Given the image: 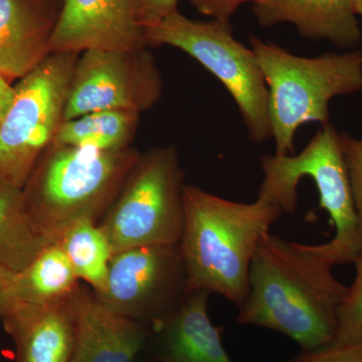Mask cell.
<instances>
[{"label":"cell","instance_id":"cell-1","mask_svg":"<svg viewBox=\"0 0 362 362\" xmlns=\"http://www.w3.org/2000/svg\"><path fill=\"white\" fill-rule=\"evenodd\" d=\"M333 268L315 245L266 233L252 258L249 293L239 308L238 323L284 334L301 350L333 344L347 290Z\"/></svg>","mask_w":362,"mask_h":362},{"label":"cell","instance_id":"cell-2","mask_svg":"<svg viewBox=\"0 0 362 362\" xmlns=\"http://www.w3.org/2000/svg\"><path fill=\"white\" fill-rule=\"evenodd\" d=\"M180 247L187 291L204 290L240 308L249 293L252 258L283 211L258 195L251 204L228 201L192 185L183 188Z\"/></svg>","mask_w":362,"mask_h":362},{"label":"cell","instance_id":"cell-3","mask_svg":"<svg viewBox=\"0 0 362 362\" xmlns=\"http://www.w3.org/2000/svg\"><path fill=\"white\" fill-rule=\"evenodd\" d=\"M140 154L133 147L99 151L52 143L21 187L35 232L52 244L74 223L104 216Z\"/></svg>","mask_w":362,"mask_h":362},{"label":"cell","instance_id":"cell-4","mask_svg":"<svg viewBox=\"0 0 362 362\" xmlns=\"http://www.w3.org/2000/svg\"><path fill=\"white\" fill-rule=\"evenodd\" d=\"M251 47L269 92V117L275 156H293L302 125L329 124L333 98L362 90V52L295 56L277 45L251 37Z\"/></svg>","mask_w":362,"mask_h":362},{"label":"cell","instance_id":"cell-5","mask_svg":"<svg viewBox=\"0 0 362 362\" xmlns=\"http://www.w3.org/2000/svg\"><path fill=\"white\" fill-rule=\"evenodd\" d=\"M261 166L264 180L258 195L277 204L283 213H296L302 178L314 181L320 207L335 228L329 242L315 245L317 252L334 266L354 264L362 252V235L337 129L326 124L300 153L263 156Z\"/></svg>","mask_w":362,"mask_h":362},{"label":"cell","instance_id":"cell-6","mask_svg":"<svg viewBox=\"0 0 362 362\" xmlns=\"http://www.w3.org/2000/svg\"><path fill=\"white\" fill-rule=\"evenodd\" d=\"M185 173L175 145L140 154L100 223L113 254L146 246H177L185 223Z\"/></svg>","mask_w":362,"mask_h":362},{"label":"cell","instance_id":"cell-7","mask_svg":"<svg viewBox=\"0 0 362 362\" xmlns=\"http://www.w3.org/2000/svg\"><path fill=\"white\" fill-rule=\"evenodd\" d=\"M143 33L148 47H175L213 74L235 100L252 142L272 138L265 78L252 47L233 37L230 21L190 20L176 11Z\"/></svg>","mask_w":362,"mask_h":362},{"label":"cell","instance_id":"cell-8","mask_svg":"<svg viewBox=\"0 0 362 362\" xmlns=\"http://www.w3.org/2000/svg\"><path fill=\"white\" fill-rule=\"evenodd\" d=\"M78 54L52 52L13 85V103L0 123V185L23 187L54 142Z\"/></svg>","mask_w":362,"mask_h":362},{"label":"cell","instance_id":"cell-9","mask_svg":"<svg viewBox=\"0 0 362 362\" xmlns=\"http://www.w3.org/2000/svg\"><path fill=\"white\" fill-rule=\"evenodd\" d=\"M156 58L145 49H89L78 54L64 121L96 111L150 110L163 94Z\"/></svg>","mask_w":362,"mask_h":362},{"label":"cell","instance_id":"cell-10","mask_svg":"<svg viewBox=\"0 0 362 362\" xmlns=\"http://www.w3.org/2000/svg\"><path fill=\"white\" fill-rule=\"evenodd\" d=\"M187 293V276L177 245L115 252L104 286L94 295L109 310L145 325L151 323L153 330Z\"/></svg>","mask_w":362,"mask_h":362},{"label":"cell","instance_id":"cell-11","mask_svg":"<svg viewBox=\"0 0 362 362\" xmlns=\"http://www.w3.org/2000/svg\"><path fill=\"white\" fill-rule=\"evenodd\" d=\"M145 47L132 0H62L51 54Z\"/></svg>","mask_w":362,"mask_h":362},{"label":"cell","instance_id":"cell-12","mask_svg":"<svg viewBox=\"0 0 362 362\" xmlns=\"http://www.w3.org/2000/svg\"><path fill=\"white\" fill-rule=\"evenodd\" d=\"M62 1L0 0V76L13 82L51 54Z\"/></svg>","mask_w":362,"mask_h":362},{"label":"cell","instance_id":"cell-13","mask_svg":"<svg viewBox=\"0 0 362 362\" xmlns=\"http://www.w3.org/2000/svg\"><path fill=\"white\" fill-rule=\"evenodd\" d=\"M76 294L59 303H16L1 319L16 345V362L70 361L77 333Z\"/></svg>","mask_w":362,"mask_h":362},{"label":"cell","instance_id":"cell-14","mask_svg":"<svg viewBox=\"0 0 362 362\" xmlns=\"http://www.w3.org/2000/svg\"><path fill=\"white\" fill-rule=\"evenodd\" d=\"M75 307L77 333L69 362H134L151 337L147 325L114 313L81 288Z\"/></svg>","mask_w":362,"mask_h":362},{"label":"cell","instance_id":"cell-15","mask_svg":"<svg viewBox=\"0 0 362 362\" xmlns=\"http://www.w3.org/2000/svg\"><path fill=\"white\" fill-rule=\"evenodd\" d=\"M209 295L204 290L187 292L153 328L154 362H233L221 342L223 328L209 318Z\"/></svg>","mask_w":362,"mask_h":362},{"label":"cell","instance_id":"cell-16","mask_svg":"<svg viewBox=\"0 0 362 362\" xmlns=\"http://www.w3.org/2000/svg\"><path fill=\"white\" fill-rule=\"evenodd\" d=\"M252 11L259 25L290 23L305 39L328 40L341 49L361 40L354 0H257Z\"/></svg>","mask_w":362,"mask_h":362},{"label":"cell","instance_id":"cell-17","mask_svg":"<svg viewBox=\"0 0 362 362\" xmlns=\"http://www.w3.org/2000/svg\"><path fill=\"white\" fill-rule=\"evenodd\" d=\"M78 282L68 257L58 243H52L25 270L16 274L14 295L18 303H59L78 292Z\"/></svg>","mask_w":362,"mask_h":362},{"label":"cell","instance_id":"cell-18","mask_svg":"<svg viewBox=\"0 0 362 362\" xmlns=\"http://www.w3.org/2000/svg\"><path fill=\"white\" fill-rule=\"evenodd\" d=\"M139 119L132 112H90L64 121L52 143L99 151L127 149L132 147Z\"/></svg>","mask_w":362,"mask_h":362},{"label":"cell","instance_id":"cell-19","mask_svg":"<svg viewBox=\"0 0 362 362\" xmlns=\"http://www.w3.org/2000/svg\"><path fill=\"white\" fill-rule=\"evenodd\" d=\"M47 242L26 216L21 188L0 185V270L18 274L37 258Z\"/></svg>","mask_w":362,"mask_h":362},{"label":"cell","instance_id":"cell-20","mask_svg":"<svg viewBox=\"0 0 362 362\" xmlns=\"http://www.w3.org/2000/svg\"><path fill=\"white\" fill-rule=\"evenodd\" d=\"M57 243L68 257L78 280L92 286L94 292L99 291L104 286L113 256L101 226L94 221H78Z\"/></svg>","mask_w":362,"mask_h":362},{"label":"cell","instance_id":"cell-21","mask_svg":"<svg viewBox=\"0 0 362 362\" xmlns=\"http://www.w3.org/2000/svg\"><path fill=\"white\" fill-rule=\"evenodd\" d=\"M356 278L347 288L338 310L337 337L335 343L362 340V252L356 261Z\"/></svg>","mask_w":362,"mask_h":362},{"label":"cell","instance_id":"cell-22","mask_svg":"<svg viewBox=\"0 0 362 362\" xmlns=\"http://www.w3.org/2000/svg\"><path fill=\"white\" fill-rule=\"evenodd\" d=\"M339 141L349 169L362 235V139H357L349 133L342 132L339 133Z\"/></svg>","mask_w":362,"mask_h":362},{"label":"cell","instance_id":"cell-23","mask_svg":"<svg viewBox=\"0 0 362 362\" xmlns=\"http://www.w3.org/2000/svg\"><path fill=\"white\" fill-rule=\"evenodd\" d=\"M289 362H362V340L333 343L314 350H301Z\"/></svg>","mask_w":362,"mask_h":362},{"label":"cell","instance_id":"cell-24","mask_svg":"<svg viewBox=\"0 0 362 362\" xmlns=\"http://www.w3.org/2000/svg\"><path fill=\"white\" fill-rule=\"evenodd\" d=\"M136 18L142 28L156 25L178 11V0H132Z\"/></svg>","mask_w":362,"mask_h":362},{"label":"cell","instance_id":"cell-25","mask_svg":"<svg viewBox=\"0 0 362 362\" xmlns=\"http://www.w3.org/2000/svg\"><path fill=\"white\" fill-rule=\"evenodd\" d=\"M202 14L213 20L230 21V16L242 4L256 2L257 0H189Z\"/></svg>","mask_w":362,"mask_h":362},{"label":"cell","instance_id":"cell-26","mask_svg":"<svg viewBox=\"0 0 362 362\" xmlns=\"http://www.w3.org/2000/svg\"><path fill=\"white\" fill-rule=\"evenodd\" d=\"M14 277L16 274L0 270V319L4 318L18 303L13 290Z\"/></svg>","mask_w":362,"mask_h":362},{"label":"cell","instance_id":"cell-27","mask_svg":"<svg viewBox=\"0 0 362 362\" xmlns=\"http://www.w3.org/2000/svg\"><path fill=\"white\" fill-rule=\"evenodd\" d=\"M14 87L9 81L0 76V123L13 103Z\"/></svg>","mask_w":362,"mask_h":362},{"label":"cell","instance_id":"cell-28","mask_svg":"<svg viewBox=\"0 0 362 362\" xmlns=\"http://www.w3.org/2000/svg\"><path fill=\"white\" fill-rule=\"evenodd\" d=\"M354 6H356L357 14L362 16V0H354Z\"/></svg>","mask_w":362,"mask_h":362},{"label":"cell","instance_id":"cell-29","mask_svg":"<svg viewBox=\"0 0 362 362\" xmlns=\"http://www.w3.org/2000/svg\"><path fill=\"white\" fill-rule=\"evenodd\" d=\"M57 1H62V0H57Z\"/></svg>","mask_w":362,"mask_h":362}]
</instances>
